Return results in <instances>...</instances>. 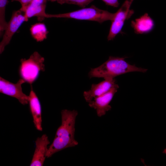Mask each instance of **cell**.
<instances>
[{
	"label": "cell",
	"instance_id": "obj_7",
	"mask_svg": "<svg viewBox=\"0 0 166 166\" xmlns=\"http://www.w3.org/2000/svg\"><path fill=\"white\" fill-rule=\"evenodd\" d=\"M25 81L21 78L16 83L11 82L0 77L1 93L17 99L20 103L24 105L29 103V96L22 91V85Z\"/></svg>",
	"mask_w": 166,
	"mask_h": 166
},
{
	"label": "cell",
	"instance_id": "obj_19",
	"mask_svg": "<svg viewBox=\"0 0 166 166\" xmlns=\"http://www.w3.org/2000/svg\"><path fill=\"white\" fill-rule=\"evenodd\" d=\"M163 153L166 154V148L164 149V150L163 151Z\"/></svg>",
	"mask_w": 166,
	"mask_h": 166
},
{
	"label": "cell",
	"instance_id": "obj_1",
	"mask_svg": "<svg viewBox=\"0 0 166 166\" xmlns=\"http://www.w3.org/2000/svg\"><path fill=\"white\" fill-rule=\"evenodd\" d=\"M61 114V123L57 130L52 143L48 148L47 158L51 157L54 153L65 148L78 144L74 137L77 111L64 109Z\"/></svg>",
	"mask_w": 166,
	"mask_h": 166
},
{
	"label": "cell",
	"instance_id": "obj_11",
	"mask_svg": "<svg viewBox=\"0 0 166 166\" xmlns=\"http://www.w3.org/2000/svg\"><path fill=\"white\" fill-rule=\"evenodd\" d=\"M97 84H93L91 89L85 91L83 96L85 101L89 102L93 99L105 93L116 84L114 78H107Z\"/></svg>",
	"mask_w": 166,
	"mask_h": 166
},
{
	"label": "cell",
	"instance_id": "obj_5",
	"mask_svg": "<svg viewBox=\"0 0 166 166\" xmlns=\"http://www.w3.org/2000/svg\"><path fill=\"white\" fill-rule=\"evenodd\" d=\"M133 0H126L120 8L115 13L107 37L108 41L113 40L121 31L125 21L133 14L130 7Z\"/></svg>",
	"mask_w": 166,
	"mask_h": 166
},
{
	"label": "cell",
	"instance_id": "obj_6",
	"mask_svg": "<svg viewBox=\"0 0 166 166\" xmlns=\"http://www.w3.org/2000/svg\"><path fill=\"white\" fill-rule=\"evenodd\" d=\"M27 21L24 13L20 9L14 11L8 23L5 30L2 39L0 43V53L4 51L5 47L8 45L12 38L23 23Z\"/></svg>",
	"mask_w": 166,
	"mask_h": 166
},
{
	"label": "cell",
	"instance_id": "obj_12",
	"mask_svg": "<svg viewBox=\"0 0 166 166\" xmlns=\"http://www.w3.org/2000/svg\"><path fill=\"white\" fill-rule=\"evenodd\" d=\"M29 95V103L30 112L33 118V122L37 130L42 131V108L39 100L33 90L31 85Z\"/></svg>",
	"mask_w": 166,
	"mask_h": 166
},
{
	"label": "cell",
	"instance_id": "obj_16",
	"mask_svg": "<svg viewBox=\"0 0 166 166\" xmlns=\"http://www.w3.org/2000/svg\"><path fill=\"white\" fill-rule=\"evenodd\" d=\"M93 1V0H56V1L60 4H74L83 8H85Z\"/></svg>",
	"mask_w": 166,
	"mask_h": 166
},
{
	"label": "cell",
	"instance_id": "obj_2",
	"mask_svg": "<svg viewBox=\"0 0 166 166\" xmlns=\"http://www.w3.org/2000/svg\"><path fill=\"white\" fill-rule=\"evenodd\" d=\"M125 57L110 56L108 59L97 67L91 68L88 73L92 77L114 78L119 75L129 72H138L145 73L147 69L132 65L125 60Z\"/></svg>",
	"mask_w": 166,
	"mask_h": 166
},
{
	"label": "cell",
	"instance_id": "obj_18",
	"mask_svg": "<svg viewBox=\"0 0 166 166\" xmlns=\"http://www.w3.org/2000/svg\"><path fill=\"white\" fill-rule=\"evenodd\" d=\"M33 0H12V1H18L21 4V7H24L28 5Z\"/></svg>",
	"mask_w": 166,
	"mask_h": 166
},
{
	"label": "cell",
	"instance_id": "obj_14",
	"mask_svg": "<svg viewBox=\"0 0 166 166\" xmlns=\"http://www.w3.org/2000/svg\"><path fill=\"white\" fill-rule=\"evenodd\" d=\"M31 35L37 42L43 41L47 38L48 31L45 25L38 22L32 25L30 29Z\"/></svg>",
	"mask_w": 166,
	"mask_h": 166
},
{
	"label": "cell",
	"instance_id": "obj_15",
	"mask_svg": "<svg viewBox=\"0 0 166 166\" xmlns=\"http://www.w3.org/2000/svg\"><path fill=\"white\" fill-rule=\"evenodd\" d=\"M7 0H0V34L2 36L6 30L8 23L5 20V10Z\"/></svg>",
	"mask_w": 166,
	"mask_h": 166
},
{
	"label": "cell",
	"instance_id": "obj_4",
	"mask_svg": "<svg viewBox=\"0 0 166 166\" xmlns=\"http://www.w3.org/2000/svg\"><path fill=\"white\" fill-rule=\"evenodd\" d=\"M44 61V58L36 51L28 59H22L19 69L21 78L31 85L38 77L40 72L45 71Z\"/></svg>",
	"mask_w": 166,
	"mask_h": 166
},
{
	"label": "cell",
	"instance_id": "obj_10",
	"mask_svg": "<svg viewBox=\"0 0 166 166\" xmlns=\"http://www.w3.org/2000/svg\"><path fill=\"white\" fill-rule=\"evenodd\" d=\"M47 0H33L26 6L20 9L23 12L27 21L30 18L36 17L38 20L41 21L46 18L45 12Z\"/></svg>",
	"mask_w": 166,
	"mask_h": 166
},
{
	"label": "cell",
	"instance_id": "obj_20",
	"mask_svg": "<svg viewBox=\"0 0 166 166\" xmlns=\"http://www.w3.org/2000/svg\"><path fill=\"white\" fill-rule=\"evenodd\" d=\"M49 0L51 2H53L56 1V0Z\"/></svg>",
	"mask_w": 166,
	"mask_h": 166
},
{
	"label": "cell",
	"instance_id": "obj_3",
	"mask_svg": "<svg viewBox=\"0 0 166 166\" xmlns=\"http://www.w3.org/2000/svg\"><path fill=\"white\" fill-rule=\"evenodd\" d=\"M115 13L101 9L92 5L88 8H83L68 13L57 14H47L46 18H65L79 20L93 21L101 23L113 19Z\"/></svg>",
	"mask_w": 166,
	"mask_h": 166
},
{
	"label": "cell",
	"instance_id": "obj_13",
	"mask_svg": "<svg viewBox=\"0 0 166 166\" xmlns=\"http://www.w3.org/2000/svg\"><path fill=\"white\" fill-rule=\"evenodd\" d=\"M131 26L136 34H142L151 31L154 27L155 23L148 14L145 13L132 21Z\"/></svg>",
	"mask_w": 166,
	"mask_h": 166
},
{
	"label": "cell",
	"instance_id": "obj_17",
	"mask_svg": "<svg viewBox=\"0 0 166 166\" xmlns=\"http://www.w3.org/2000/svg\"><path fill=\"white\" fill-rule=\"evenodd\" d=\"M108 5L114 7H117L119 5L118 0H102Z\"/></svg>",
	"mask_w": 166,
	"mask_h": 166
},
{
	"label": "cell",
	"instance_id": "obj_8",
	"mask_svg": "<svg viewBox=\"0 0 166 166\" xmlns=\"http://www.w3.org/2000/svg\"><path fill=\"white\" fill-rule=\"evenodd\" d=\"M119 87L116 84L105 93L89 102V105L96 110L98 116L101 117L111 109L109 104Z\"/></svg>",
	"mask_w": 166,
	"mask_h": 166
},
{
	"label": "cell",
	"instance_id": "obj_9",
	"mask_svg": "<svg viewBox=\"0 0 166 166\" xmlns=\"http://www.w3.org/2000/svg\"><path fill=\"white\" fill-rule=\"evenodd\" d=\"M50 144L46 134L38 137L35 141V148L30 164V166H42L46 157L48 150L47 146Z\"/></svg>",
	"mask_w": 166,
	"mask_h": 166
}]
</instances>
